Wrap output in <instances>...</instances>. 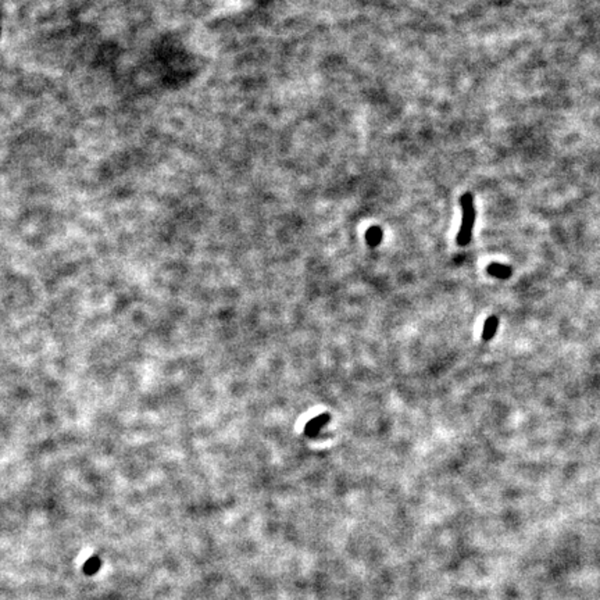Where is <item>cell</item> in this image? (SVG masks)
<instances>
[{"label":"cell","mask_w":600,"mask_h":600,"mask_svg":"<svg viewBox=\"0 0 600 600\" xmlns=\"http://www.w3.org/2000/svg\"><path fill=\"white\" fill-rule=\"evenodd\" d=\"M366 239H367L368 245L371 246V247H375V246L380 245L382 240L381 228H378V226H371L367 231V233H366Z\"/></svg>","instance_id":"5"},{"label":"cell","mask_w":600,"mask_h":600,"mask_svg":"<svg viewBox=\"0 0 600 600\" xmlns=\"http://www.w3.org/2000/svg\"><path fill=\"white\" fill-rule=\"evenodd\" d=\"M329 421V414H320L313 419H310L309 422L304 426V433L307 436H316L317 433L320 432V429L323 428L327 422Z\"/></svg>","instance_id":"2"},{"label":"cell","mask_w":600,"mask_h":600,"mask_svg":"<svg viewBox=\"0 0 600 600\" xmlns=\"http://www.w3.org/2000/svg\"><path fill=\"white\" fill-rule=\"evenodd\" d=\"M486 271H488V274H491L492 277L502 278V279H506V278H509L513 274V270L510 268L509 265L499 264V263H492V264L488 265Z\"/></svg>","instance_id":"3"},{"label":"cell","mask_w":600,"mask_h":600,"mask_svg":"<svg viewBox=\"0 0 600 600\" xmlns=\"http://www.w3.org/2000/svg\"><path fill=\"white\" fill-rule=\"evenodd\" d=\"M463 217H461V226L458 229L457 245L465 246L471 242L472 228L475 222V207H474V198L471 194H464L460 200Z\"/></svg>","instance_id":"1"},{"label":"cell","mask_w":600,"mask_h":600,"mask_svg":"<svg viewBox=\"0 0 600 600\" xmlns=\"http://www.w3.org/2000/svg\"><path fill=\"white\" fill-rule=\"evenodd\" d=\"M497 325H499V320L497 317L492 316L489 318H486V321L484 324V331H482V339L484 341H491L492 338L496 334Z\"/></svg>","instance_id":"4"}]
</instances>
